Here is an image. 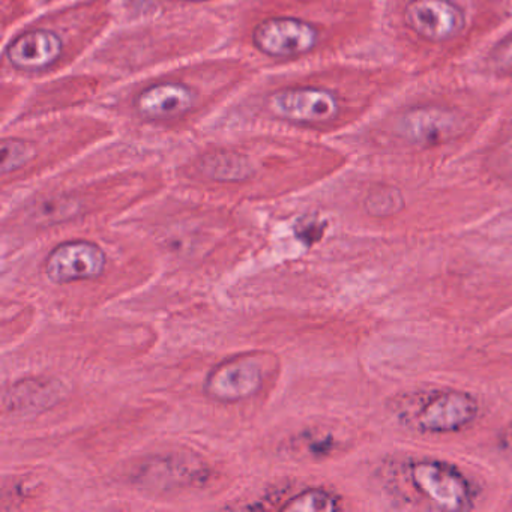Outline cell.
I'll use <instances>...</instances> for the list:
<instances>
[{
	"instance_id": "obj_5",
	"label": "cell",
	"mask_w": 512,
	"mask_h": 512,
	"mask_svg": "<svg viewBox=\"0 0 512 512\" xmlns=\"http://www.w3.org/2000/svg\"><path fill=\"white\" fill-rule=\"evenodd\" d=\"M119 23L118 0H67L2 40L0 79L37 83L79 67Z\"/></svg>"
},
{
	"instance_id": "obj_7",
	"label": "cell",
	"mask_w": 512,
	"mask_h": 512,
	"mask_svg": "<svg viewBox=\"0 0 512 512\" xmlns=\"http://www.w3.org/2000/svg\"><path fill=\"white\" fill-rule=\"evenodd\" d=\"M5 184L86 152L118 136L115 124L95 110L47 116L2 128Z\"/></svg>"
},
{
	"instance_id": "obj_9",
	"label": "cell",
	"mask_w": 512,
	"mask_h": 512,
	"mask_svg": "<svg viewBox=\"0 0 512 512\" xmlns=\"http://www.w3.org/2000/svg\"><path fill=\"white\" fill-rule=\"evenodd\" d=\"M407 487L416 502L434 511H467L475 505V490L463 472L439 460H416L406 467Z\"/></svg>"
},
{
	"instance_id": "obj_22",
	"label": "cell",
	"mask_w": 512,
	"mask_h": 512,
	"mask_svg": "<svg viewBox=\"0 0 512 512\" xmlns=\"http://www.w3.org/2000/svg\"><path fill=\"white\" fill-rule=\"evenodd\" d=\"M491 61H493L497 73L512 76V37L502 41V43L494 49Z\"/></svg>"
},
{
	"instance_id": "obj_15",
	"label": "cell",
	"mask_w": 512,
	"mask_h": 512,
	"mask_svg": "<svg viewBox=\"0 0 512 512\" xmlns=\"http://www.w3.org/2000/svg\"><path fill=\"white\" fill-rule=\"evenodd\" d=\"M107 257L101 247L88 241H70L58 245L46 260V275L58 284L92 280L106 269Z\"/></svg>"
},
{
	"instance_id": "obj_19",
	"label": "cell",
	"mask_w": 512,
	"mask_h": 512,
	"mask_svg": "<svg viewBox=\"0 0 512 512\" xmlns=\"http://www.w3.org/2000/svg\"><path fill=\"white\" fill-rule=\"evenodd\" d=\"M340 508V499L322 488L302 491L283 506L284 511L299 512H332Z\"/></svg>"
},
{
	"instance_id": "obj_20",
	"label": "cell",
	"mask_w": 512,
	"mask_h": 512,
	"mask_svg": "<svg viewBox=\"0 0 512 512\" xmlns=\"http://www.w3.org/2000/svg\"><path fill=\"white\" fill-rule=\"evenodd\" d=\"M32 83L23 80L2 79L0 82V125L10 124L31 91Z\"/></svg>"
},
{
	"instance_id": "obj_10",
	"label": "cell",
	"mask_w": 512,
	"mask_h": 512,
	"mask_svg": "<svg viewBox=\"0 0 512 512\" xmlns=\"http://www.w3.org/2000/svg\"><path fill=\"white\" fill-rule=\"evenodd\" d=\"M478 401L467 392L440 389L428 392L403 413L404 422L422 433H454L475 421Z\"/></svg>"
},
{
	"instance_id": "obj_3",
	"label": "cell",
	"mask_w": 512,
	"mask_h": 512,
	"mask_svg": "<svg viewBox=\"0 0 512 512\" xmlns=\"http://www.w3.org/2000/svg\"><path fill=\"white\" fill-rule=\"evenodd\" d=\"M350 115L346 71L301 65L254 77L203 131L263 128L319 140L343 127Z\"/></svg>"
},
{
	"instance_id": "obj_2",
	"label": "cell",
	"mask_w": 512,
	"mask_h": 512,
	"mask_svg": "<svg viewBox=\"0 0 512 512\" xmlns=\"http://www.w3.org/2000/svg\"><path fill=\"white\" fill-rule=\"evenodd\" d=\"M214 10L226 28L218 53L262 73L320 64L346 44V0H232Z\"/></svg>"
},
{
	"instance_id": "obj_13",
	"label": "cell",
	"mask_w": 512,
	"mask_h": 512,
	"mask_svg": "<svg viewBox=\"0 0 512 512\" xmlns=\"http://www.w3.org/2000/svg\"><path fill=\"white\" fill-rule=\"evenodd\" d=\"M464 119L445 107H413L398 116L395 133L413 146H439L463 131Z\"/></svg>"
},
{
	"instance_id": "obj_8",
	"label": "cell",
	"mask_w": 512,
	"mask_h": 512,
	"mask_svg": "<svg viewBox=\"0 0 512 512\" xmlns=\"http://www.w3.org/2000/svg\"><path fill=\"white\" fill-rule=\"evenodd\" d=\"M116 85L119 83L112 77L85 67H76L67 73L32 83L28 97L8 125L92 110Z\"/></svg>"
},
{
	"instance_id": "obj_18",
	"label": "cell",
	"mask_w": 512,
	"mask_h": 512,
	"mask_svg": "<svg viewBox=\"0 0 512 512\" xmlns=\"http://www.w3.org/2000/svg\"><path fill=\"white\" fill-rule=\"evenodd\" d=\"M40 11L37 0H0L2 40L29 20L34 19Z\"/></svg>"
},
{
	"instance_id": "obj_14",
	"label": "cell",
	"mask_w": 512,
	"mask_h": 512,
	"mask_svg": "<svg viewBox=\"0 0 512 512\" xmlns=\"http://www.w3.org/2000/svg\"><path fill=\"white\" fill-rule=\"evenodd\" d=\"M404 23L422 40L448 43L466 28V13L454 0H412L404 8Z\"/></svg>"
},
{
	"instance_id": "obj_16",
	"label": "cell",
	"mask_w": 512,
	"mask_h": 512,
	"mask_svg": "<svg viewBox=\"0 0 512 512\" xmlns=\"http://www.w3.org/2000/svg\"><path fill=\"white\" fill-rule=\"evenodd\" d=\"M62 395L64 388L55 380H20L5 391L4 407L10 415H40L56 406Z\"/></svg>"
},
{
	"instance_id": "obj_6",
	"label": "cell",
	"mask_w": 512,
	"mask_h": 512,
	"mask_svg": "<svg viewBox=\"0 0 512 512\" xmlns=\"http://www.w3.org/2000/svg\"><path fill=\"white\" fill-rule=\"evenodd\" d=\"M224 37L223 19L214 8L118 23L79 67L127 82L218 53Z\"/></svg>"
},
{
	"instance_id": "obj_24",
	"label": "cell",
	"mask_w": 512,
	"mask_h": 512,
	"mask_svg": "<svg viewBox=\"0 0 512 512\" xmlns=\"http://www.w3.org/2000/svg\"><path fill=\"white\" fill-rule=\"evenodd\" d=\"M38 5H40L41 10L44 8L53 7V5L62 4V2H67V0H37Z\"/></svg>"
},
{
	"instance_id": "obj_17",
	"label": "cell",
	"mask_w": 512,
	"mask_h": 512,
	"mask_svg": "<svg viewBox=\"0 0 512 512\" xmlns=\"http://www.w3.org/2000/svg\"><path fill=\"white\" fill-rule=\"evenodd\" d=\"M232 0H118L119 23L184 11L209 10Z\"/></svg>"
},
{
	"instance_id": "obj_12",
	"label": "cell",
	"mask_w": 512,
	"mask_h": 512,
	"mask_svg": "<svg viewBox=\"0 0 512 512\" xmlns=\"http://www.w3.org/2000/svg\"><path fill=\"white\" fill-rule=\"evenodd\" d=\"M265 370L262 358L256 355H241L212 368L205 380V394L215 401L235 403L247 400L262 389Z\"/></svg>"
},
{
	"instance_id": "obj_11",
	"label": "cell",
	"mask_w": 512,
	"mask_h": 512,
	"mask_svg": "<svg viewBox=\"0 0 512 512\" xmlns=\"http://www.w3.org/2000/svg\"><path fill=\"white\" fill-rule=\"evenodd\" d=\"M206 475L205 463L194 455H157L143 461L134 475V484L148 493L169 494L199 484Z\"/></svg>"
},
{
	"instance_id": "obj_21",
	"label": "cell",
	"mask_w": 512,
	"mask_h": 512,
	"mask_svg": "<svg viewBox=\"0 0 512 512\" xmlns=\"http://www.w3.org/2000/svg\"><path fill=\"white\" fill-rule=\"evenodd\" d=\"M404 200L400 191L391 187H380L368 193L365 209L373 217H391L403 209Z\"/></svg>"
},
{
	"instance_id": "obj_23",
	"label": "cell",
	"mask_w": 512,
	"mask_h": 512,
	"mask_svg": "<svg viewBox=\"0 0 512 512\" xmlns=\"http://www.w3.org/2000/svg\"><path fill=\"white\" fill-rule=\"evenodd\" d=\"M323 229H325V224L319 223L316 218L305 217L296 224V235L301 241L311 244L320 238Z\"/></svg>"
},
{
	"instance_id": "obj_4",
	"label": "cell",
	"mask_w": 512,
	"mask_h": 512,
	"mask_svg": "<svg viewBox=\"0 0 512 512\" xmlns=\"http://www.w3.org/2000/svg\"><path fill=\"white\" fill-rule=\"evenodd\" d=\"M317 139L263 128L202 131L166 152L182 179L227 190L253 187L326 155Z\"/></svg>"
},
{
	"instance_id": "obj_1",
	"label": "cell",
	"mask_w": 512,
	"mask_h": 512,
	"mask_svg": "<svg viewBox=\"0 0 512 512\" xmlns=\"http://www.w3.org/2000/svg\"><path fill=\"white\" fill-rule=\"evenodd\" d=\"M260 73L242 56L212 53L119 83L92 110L118 136L167 152L199 136Z\"/></svg>"
}]
</instances>
